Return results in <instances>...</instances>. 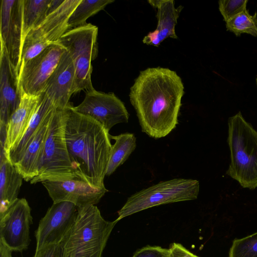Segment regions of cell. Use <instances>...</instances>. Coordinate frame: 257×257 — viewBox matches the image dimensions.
I'll return each instance as SVG.
<instances>
[{
	"label": "cell",
	"instance_id": "cell-14",
	"mask_svg": "<svg viewBox=\"0 0 257 257\" xmlns=\"http://www.w3.org/2000/svg\"><path fill=\"white\" fill-rule=\"evenodd\" d=\"M42 183L53 203L70 202L78 208L96 204L108 191L79 179L46 181Z\"/></svg>",
	"mask_w": 257,
	"mask_h": 257
},
{
	"label": "cell",
	"instance_id": "cell-21",
	"mask_svg": "<svg viewBox=\"0 0 257 257\" xmlns=\"http://www.w3.org/2000/svg\"><path fill=\"white\" fill-rule=\"evenodd\" d=\"M23 177L7 158L0 161V217L18 199Z\"/></svg>",
	"mask_w": 257,
	"mask_h": 257
},
{
	"label": "cell",
	"instance_id": "cell-27",
	"mask_svg": "<svg viewBox=\"0 0 257 257\" xmlns=\"http://www.w3.org/2000/svg\"><path fill=\"white\" fill-rule=\"evenodd\" d=\"M247 0H220L219 10L226 22L237 15L247 10Z\"/></svg>",
	"mask_w": 257,
	"mask_h": 257
},
{
	"label": "cell",
	"instance_id": "cell-23",
	"mask_svg": "<svg viewBox=\"0 0 257 257\" xmlns=\"http://www.w3.org/2000/svg\"><path fill=\"white\" fill-rule=\"evenodd\" d=\"M115 141L112 145L106 176L111 175L123 164L136 148V138L132 133H123L115 136L110 135Z\"/></svg>",
	"mask_w": 257,
	"mask_h": 257
},
{
	"label": "cell",
	"instance_id": "cell-32",
	"mask_svg": "<svg viewBox=\"0 0 257 257\" xmlns=\"http://www.w3.org/2000/svg\"><path fill=\"white\" fill-rule=\"evenodd\" d=\"M256 86H257V78H256Z\"/></svg>",
	"mask_w": 257,
	"mask_h": 257
},
{
	"label": "cell",
	"instance_id": "cell-1",
	"mask_svg": "<svg viewBox=\"0 0 257 257\" xmlns=\"http://www.w3.org/2000/svg\"><path fill=\"white\" fill-rule=\"evenodd\" d=\"M184 86L181 78L169 68H148L140 71L129 97L143 132L160 139L178 123Z\"/></svg>",
	"mask_w": 257,
	"mask_h": 257
},
{
	"label": "cell",
	"instance_id": "cell-6",
	"mask_svg": "<svg viewBox=\"0 0 257 257\" xmlns=\"http://www.w3.org/2000/svg\"><path fill=\"white\" fill-rule=\"evenodd\" d=\"M197 180L175 178L144 189L128 197L118 211L119 221L138 212L156 206L196 199L199 193Z\"/></svg>",
	"mask_w": 257,
	"mask_h": 257
},
{
	"label": "cell",
	"instance_id": "cell-18",
	"mask_svg": "<svg viewBox=\"0 0 257 257\" xmlns=\"http://www.w3.org/2000/svg\"><path fill=\"white\" fill-rule=\"evenodd\" d=\"M19 104L10 116L6 125V140L5 151L9 159L10 153L23 137L40 99V96L25 92L20 89Z\"/></svg>",
	"mask_w": 257,
	"mask_h": 257
},
{
	"label": "cell",
	"instance_id": "cell-17",
	"mask_svg": "<svg viewBox=\"0 0 257 257\" xmlns=\"http://www.w3.org/2000/svg\"><path fill=\"white\" fill-rule=\"evenodd\" d=\"M147 2L156 10L158 23L156 29L144 37L143 43L158 47L168 38L177 39L175 27L183 7L179 6L176 8L173 0H149Z\"/></svg>",
	"mask_w": 257,
	"mask_h": 257
},
{
	"label": "cell",
	"instance_id": "cell-10",
	"mask_svg": "<svg viewBox=\"0 0 257 257\" xmlns=\"http://www.w3.org/2000/svg\"><path fill=\"white\" fill-rule=\"evenodd\" d=\"M74 109L98 122L108 132L115 125L127 123L129 113L123 102L113 93L95 89L86 91L82 102Z\"/></svg>",
	"mask_w": 257,
	"mask_h": 257
},
{
	"label": "cell",
	"instance_id": "cell-3",
	"mask_svg": "<svg viewBox=\"0 0 257 257\" xmlns=\"http://www.w3.org/2000/svg\"><path fill=\"white\" fill-rule=\"evenodd\" d=\"M117 222L105 220L95 205L78 208L73 226L60 243L62 257H101Z\"/></svg>",
	"mask_w": 257,
	"mask_h": 257
},
{
	"label": "cell",
	"instance_id": "cell-31",
	"mask_svg": "<svg viewBox=\"0 0 257 257\" xmlns=\"http://www.w3.org/2000/svg\"><path fill=\"white\" fill-rule=\"evenodd\" d=\"M13 250L0 240V257H12Z\"/></svg>",
	"mask_w": 257,
	"mask_h": 257
},
{
	"label": "cell",
	"instance_id": "cell-20",
	"mask_svg": "<svg viewBox=\"0 0 257 257\" xmlns=\"http://www.w3.org/2000/svg\"><path fill=\"white\" fill-rule=\"evenodd\" d=\"M56 108L46 95L43 93L40 95L39 101L27 130L10 153L9 160L13 165L21 159L45 120Z\"/></svg>",
	"mask_w": 257,
	"mask_h": 257
},
{
	"label": "cell",
	"instance_id": "cell-24",
	"mask_svg": "<svg viewBox=\"0 0 257 257\" xmlns=\"http://www.w3.org/2000/svg\"><path fill=\"white\" fill-rule=\"evenodd\" d=\"M113 0H81L68 21V30L87 25L89 17L103 10Z\"/></svg>",
	"mask_w": 257,
	"mask_h": 257
},
{
	"label": "cell",
	"instance_id": "cell-16",
	"mask_svg": "<svg viewBox=\"0 0 257 257\" xmlns=\"http://www.w3.org/2000/svg\"><path fill=\"white\" fill-rule=\"evenodd\" d=\"M20 99L18 76L12 66L6 48L1 43L0 123L7 125L18 107Z\"/></svg>",
	"mask_w": 257,
	"mask_h": 257
},
{
	"label": "cell",
	"instance_id": "cell-12",
	"mask_svg": "<svg viewBox=\"0 0 257 257\" xmlns=\"http://www.w3.org/2000/svg\"><path fill=\"white\" fill-rule=\"evenodd\" d=\"M32 223L31 209L27 200L18 199L0 217V240L13 251L26 250L30 243V228Z\"/></svg>",
	"mask_w": 257,
	"mask_h": 257
},
{
	"label": "cell",
	"instance_id": "cell-2",
	"mask_svg": "<svg viewBox=\"0 0 257 257\" xmlns=\"http://www.w3.org/2000/svg\"><path fill=\"white\" fill-rule=\"evenodd\" d=\"M66 111V142L75 174L92 187L105 188L104 179L112 147L109 132L70 104Z\"/></svg>",
	"mask_w": 257,
	"mask_h": 257
},
{
	"label": "cell",
	"instance_id": "cell-7",
	"mask_svg": "<svg viewBox=\"0 0 257 257\" xmlns=\"http://www.w3.org/2000/svg\"><path fill=\"white\" fill-rule=\"evenodd\" d=\"M98 28L90 23L67 31L58 41L70 54L75 68L74 94L94 89L91 62L97 56Z\"/></svg>",
	"mask_w": 257,
	"mask_h": 257
},
{
	"label": "cell",
	"instance_id": "cell-28",
	"mask_svg": "<svg viewBox=\"0 0 257 257\" xmlns=\"http://www.w3.org/2000/svg\"><path fill=\"white\" fill-rule=\"evenodd\" d=\"M169 248L148 245L138 249L132 257H169Z\"/></svg>",
	"mask_w": 257,
	"mask_h": 257
},
{
	"label": "cell",
	"instance_id": "cell-25",
	"mask_svg": "<svg viewBox=\"0 0 257 257\" xmlns=\"http://www.w3.org/2000/svg\"><path fill=\"white\" fill-rule=\"evenodd\" d=\"M226 28L237 37L243 33L257 37V13L251 15L246 10L226 22Z\"/></svg>",
	"mask_w": 257,
	"mask_h": 257
},
{
	"label": "cell",
	"instance_id": "cell-13",
	"mask_svg": "<svg viewBox=\"0 0 257 257\" xmlns=\"http://www.w3.org/2000/svg\"><path fill=\"white\" fill-rule=\"evenodd\" d=\"M0 40L18 77L24 42L23 0L1 1Z\"/></svg>",
	"mask_w": 257,
	"mask_h": 257
},
{
	"label": "cell",
	"instance_id": "cell-4",
	"mask_svg": "<svg viewBox=\"0 0 257 257\" xmlns=\"http://www.w3.org/2000/svg\"><path fill=\"white\" fill-rule=\"evenodd\" d=\"M230 163L226 174L244 188H257V131L238 112L228 121Z\"/></svg>",
	"mask_w": 257,
	"mask_h": 257
},
{
	"label": "cell",
	"instance_id": "cell-22",
	"mask_svg": "<svg viewBox=\"0 0 257 257\" xmlns=\"http://www.w3.org/2000/svg\"><path fill=\"white\" fill-rule=\"evenodd\" d=\"M52 0H23V37L39 26L49 14ZM24 43V42H23Z\"/></svg>",
	"mask_w": 257,
	"mask_h": 257
},
{
	"label": "cell",
	"instance_id": "cell-15",
	"mask_svg": "<svg viewBox=\"0 0 257 257\" xmlns=\"http://www.w3.org/2000/svg\"><path fill=\"white\" fill-rule=\"evenodd\" d=\"M75 79L74 63L69 53L65 49L42 93L57 108H64L70 104L69 100L74 94Z\"/></svg>",
	"mask_w": 257,
	"mask_h": 257
},
{
	"label": "cell",
	"instance_id": "cell-11",
	"mask_svg": "<svg viewBox=\"0 0 257 257\" xmlns=\"http://www.w3.org/2000/svg\"><path fill=\"white\" fill-rule=\"evenodd\" d=\"M77 212V206L70 202L53 203L35 231L36 251L60 243L73 226Z\"/></svg>",
	"mask_w": 257,
	"mask_h": 257
},
{
	"label": "cell",
	"instance_id": "cell-5",
	"mask_svg": "<svg viewBox=\"0 0 257 257\" xmlns=\"http://www.w3.org/2000/svg\"><path fill=\"white\" fill-rule=\"evenodd\" d=\"M66 117V107L56 109L45 140L38 174L30 181L31 184L46 181L79 179L73 168L67 147Z\"/></svg>",
	"mask_w": 257,
	"mask_h": 257
},
{
	"label": "cell",
	"instance_id": "cell-26",
	"mask_svg": "<svg viewBox=\"0 0 257 257\" xmlns=\"http://www.w3.org/2000/svg\"><path fill=\"white\" fill-rule=\"evenodd\" d=\"M228 257H257V232L242 238L235 239Z\"/></svg>",
	"mask_w": 257,
	"mask_h": 257
},
{
	"label": "cell",
	"instance_id": "cell-9",
	"mask_svg": "<svg viewBox=\"0 0 257 257\" xmlns=\"http://www.w3.org/2000/svg\"><path fill=\"white\" fill-rule=\"evenodd\" d=\"M65 50L58 42L52 43L22 66L18 76L20 90L29 94L40 95Z\"/></svg>",
	"mask_w": 257,
	"mask_h": 257
},
{
	"label": "cell",
	"instance_id": "cell-19",
	"mask_svg": "<svg viewBox=\"0 0 257 257\" xmlns=\"http://www.w3.org/2000/svg\"><path fill=\"white\" fill-rule=\"evenodd\" d=\"M54 112L45 120L21 159L14 165L17 172L27 182L31 181L38 174L45 140Z\"/></svg>",
	"mask_w": 257,
	"mask_h": 257
},
{
	"label": "cell",
	"instance_id": "cell-29",
	"mask_svg": "<svg viewBox=\"0 0 257 257\" xmlns=\"http://www.w3.org/2000/svg\"><path fill=\"white\" fill-rule=\"evenodd\" d=\"M34 257H62L60 243L45 246L36 251Z\"/></svg>",
	"mask_w": 257,
	"mask_h": 257
},
{
	"label": "cell",
	"instance_id": "cell-30",
	"mask_svg": "<svg viewBox=\"0 0 257 257\" xmlns=\"http://www.w3.org/2000/svg\"><path fill=\"white\" fill-rule=\"evenodd\" d=\"M169 257H199L179 243L173 242L169 248Z\"/></svg>",
	"mask_w": 257,
	"mask_h": 257
},
{
	"label": "cell",
	"instance_id": "cell-8",
	"mask_svg": "<svg viewBox=\"0 0 257 257\" xmlns=\"http://www.w3.org/2000/svg\"><path fill=\"white\" fill-rule=\"evenodd\" d=\"M81 1L64 0L39 26L28 34L22 49L35 56L50 44L58 42L68 31L69 19Z\"/></svg>",
	"mask_w": 257,
	"mask_h": 257
}]
</instances>
